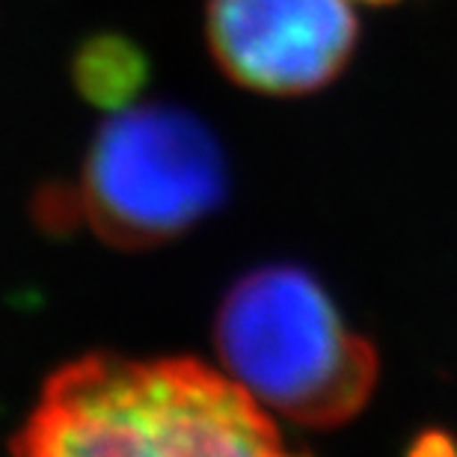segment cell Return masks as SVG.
<instances>
[{"mask_svg":"<svg viewBox=\"0 0 457 457\" xmlns=\"http://www.w3.org/2000/svg\"><path fill=\"white\" fill-rule=\"evenodd\" d=\"M9 457H309L264 407L187 356L89 353L54 371Z\"/></svg>","mask_w":457,"mask_h":457,"instance_id":"obj_1","label":"cell"},{"mask_svg":"<svg viewBox=\"0 0 457 457\" xmlns=\"http://www.w3.org/2000/svg\"><path fill=\"white\" fill-rule=\"evenodd\" d=\"M217 353L235 383L270 413L303 428H339L378 386L380 360L353 333L312 273L262 264L226 291Z\"/></svg>","mask_w":457,"mask_h":457,"instance_id":"obj_2","label":"cell"},{"mask_svg":"<svg viewBox=\"0 0 457 457\" xmlns=\"http://www.w3.org/2000/svg\"><path fill=\"white\" fill-rule=\"evenodd\" d=\"M228 167L217 134L176 104L122 107L98 128L71 208L116 250H152L223 205Z\"/></svg>","mask_w":457,"mask_h":457,"instance_id":"obj_3","label":"cell"},{"mask_svg":"<svg viewBox=\"0 0 457 457\" xmlns=\"http://www.w3.org/2000/svg\"><path fill=\"white\" fill-rule=\"evenodd\" d=\"M205 42L235 87L297 98L347 69L360 18L351 0H208Z\"/></svg>","mask_w":457,"mask_h":457,"instance_id":"obj_4","label":"cell"},{"mask_svg":"<svg viewBox=\"0 0 457 457\" xmlns=\"http://www.w3.org/2000/svg\"><path fill=\"white\" fill-rule=\"evenodd\" d=\"M71 69L78 93L98 107H128L149 78V62L140 45L107 33L80 45Z\"/></svg>","mask_w":457,"mask_h":457,"instance_id":"obj_5","label":"cell"},{"mask_svg":"<svg viewBox=\"0 0 457 457\" xmlns=\"http://www.w3.org/2000/svg\"><path fill=\"white\" fill-rule=\"evenodd\" d=\"M362 4H371V6H383V4H395V0H362Z\"/></svg>","mask_w":457,"mask_h":457,"instance_id":"obj_6","label":"cell"}]
</instances>
